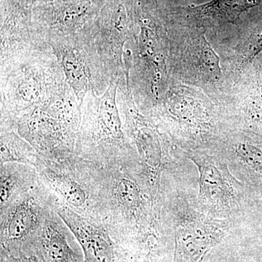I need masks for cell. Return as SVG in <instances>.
<instances>
[{
  "label": "cell",
  "mask_w": 262,
  "mask_h": 262,
  "mask_svg": "<svg viewBox=\"0 0 262 262\" xmlns=\"http://www.w3.org/2000/svg\"><path fill=\"white\" fill-rule=\"evenodd\" d=\"M119 81H111L101 96L86 95L75 154L102 167L140 169L135 148L124 131L117 95Z\"/></svg>",
  "instance_id": "3957f363"
},
{
  "label": "cell",
  "mask_w": 262,
  "mask_h": 262,
  "mask_svg": "<svg viewBox=\"0 0 262 262\" xmlns=\"http://www.w3.org/2000/svg\"><path fill=\"white\" fill-rule=\"evenodd\" d=\"M51 1H53V0H34V4H35V3H48V2Z\"/></svg>",
  "instance_id": "d4e9b609"
},
{
  "label": "cell",
  "mask_w": 262,
  "mask_h": 262,
  "mask_svg": "<svg viewBox=\"0 0 262 262\" xmlns=\"http://www.w3.org/2000/svg\"><path fill=\"white\" fill-rule=\"evenodd\" d=\"M261 3L262 0H211L199 6L189 7L188 11L203 21L233 23L245 11Z\"/></svg>",
  "instance_id": "d6986e66"
},
{
  "label": "cell",
  "mask_w": 262,
  "mask_h": 262,
  "mask_svg": "<svg viewBox=\"0 0 262 262\" xmlns=\"http://www.w3.org/2000/svg\"><path fill=\"white\" fill-rule=\"evenodd\" d=\"M78 241L68 226L52 210L39 230L34 253L42 262H84Z\"/></svg>",
  "instance_id": "e0dca14e"
},
{
  "label": "cell",
  "mask_w": 262,
  "mask_h": 262,
  "mask_svg": "<svg viewBox=\"0 0 262 262\" xmlns=\"http://www.w3.org/2000/svg\"><path fill=\"white\" fill-rule=\"evenodd\" d=\"M34 167L58 201L88 220L103 223L99 165L74 153L62 160L39 155Z\"/></svg>",
  "instance_id": "ba28073f"
},
{
  "label": "cell",
  "mask_w": 262,
  "mask_h": 262,
  "mask_svg": "<svg viewBox=\"0 0 262 262\" xmlns=\"http://www.w3.org/2000/svg\"><path fill=\"white\" fill-rule=\"evenodd\" d=\"M106 0H53L35 3L32 21L46 41L58 36L77 34L94 21Z\"/></svg>",
  "instance_id": "5bb4252c"
},
{
  "label": "cell",
  "mask_w": 262,
  "mask_h": 262,
  "mask_svg": "<svg viewBox=\"0 0 262 262\" xmlns=\"http://www.w3.org/2000/svg\"><path fill=\"white\" fill-rule=\"evenodd\" d=\"M117 101L124 131L139 158V178L160 208L162 179L173 165L168 136L137 107L126 79L119 81Z\"/></svg>",
  "instance_id": "52a82bcc"
},
{
  "label": "cell",
  "mask_w": 262,
  "mask_h": 262,
  "mask_svg": "<svg viewBox=\"0 0 262 262\" xmlns=\"http://www.w3.org/2000/svg\"><path fill=\"white\" fill-rule=\"evenodd\" d=\"M139 170L99 165L102 222L113 238L134 257L165 259L172 237L160 209L139 177Z\"/></svg>",
  "instance_id": "6da1fadb"
},
{
  "label": "cell",
  "mask_w": 262,
  "mask_h": 262,
  "mask_svg": "<svg viewBox=\"0 0 262 262\" xmlns=\"http://www.w3.org/2000/svg\"><path fill=\"white\" fill-rule=\"evenodd\" d=\"M164 260L156 255H148L144 257L135 258L130 262H163Z\"/></svg>",
  "instance_id": "cb8c5ba5"
},
{
  "label": "cell",
  "mask_w": 262,
  "mask_h": 262,
  "mask_svg": "<svg viewBox=\"0 0 262 262\" xmlns=\"http://www.w3.org/2000/svg\"><path fill=\"white\" fill-rule=\"evenodd\" d=\"M0 211L39 181L35 167L15 163L0 165Z\"/></svg>",
  "instance_id": "ac0fdd59"
},
{
  "label": "cell",
  "mask_w": 262,
  "mask_h": 262,
  "mask_svg": "<svg viewBox=\"0 0 262 262\" xmlns=\"http://www.w3.org/2000/svg\"><path fill=\"white\" fill-rule=\"evenodd\" d=\"M196 41V48L194 49L195 52L194 56L196 58L194 61L196 63L195 68L200 77H203L207 80H218L221 75L218 56L204 35L198 37Z\"/></svg>",
  "instance_id": "44dd1931"
},
{
  "label": "cell",
  "mask_w": 262,
  "mask_h": 262,
  "mask_svg": "<svg viewBox=\"0 0 262 262\" xmlns=\"http://www.w3.org/2000/svg\"><path fill=\"white\" fill-rule=\"evenodd\" d=\"M199 173V190L194 204L213 218L234 220L246 210L252 193L230 171L227 161L214 151L182 150Z\"/></svg>",
  "instance_id": "9c48e42d"
},
{
  "label": "cell",
  "mask_w": 262,
  "mask_h": 262,
  "mask_svg": "<svg viewBox=\"0 0 262 262\" xmlns=\"http://www.w3.org/2000/svg\"><path fill=\"white\" fill-rule=\"evenodd\" d=\"M262 51V20L251 32L241 49L244 61H249Z\"/></svg>",
  "instance_id": "7402d4cb"
},
{
  "label": "cell",
  "mask_w": 262,
  "mask_h": 262,
  "mask_svg": "<svg viewBox=\"0 0 262 262\" xmlns=\"http://www.w3.org/2000/svg\"><path fill=\"white\" fill-rule=\"evenodd\" d=\"M214 151L252 194L262 195V136L238 130L225 133Z\"/></svg>",
  "instance_id": "9a60e30c"
},
{
  "label": "cell",
  "mask_w": 262,
  "mask_h": 262,
  "mask_svg": "<svg viewBox=\"0 0 262 262\" xmlns=\"http://www.w3.org/2000/svg\"><path fill=\"white\" fill-rule=\"evenodd\" d=\"M0 130L68 85L51 48L30 52L0 68Z\"/></svg>",
  "instance_id": "7a4b0ae2"
},
{
  "label": "cell",
  "mask_w": 262,
  "mask_h": 262,
  "mask_svg": "<svg viewBox=\"0 0 262 262\" xmlns=\"http://www.w3.org/2000/svg\"><path fill=\"white\" fill-rule=\"evenodd\" d=\"M136 33L131 49L125 48L130 57V69L136 75L129 78V84H140L146 96L141 113H151L160 101L165 77L166 57V14L160 0H131Z\"/></svg>",
  "instance_id": "277c9868"
},
{
  "label": "cell",
  "mask_w": 262,
  "mask_h": 262,
  "mask_svg": "<svg viewBox=\"0 0 262 262\" xmlns=\"http://www.w3.org/2000/svg\"><path fill=\"white\" fill-rule=\"evenodd\" d=\"M58 202L40 179L0 211V248L13 254L34 253V245L48 213Z\"/></svg>",
  "instance_id": "30bf717a"
},
{
  "label": "cell",
  "mask_w": 262,
  "mask_h": 262,
  "mask_svg": "<svg viewBox=\"0 0 262 262\" xmlns=\"http://www.w3.org/2000/svg\"><path fill=\"white\" fill-rule=\"evenodd\" d=\"M161 192L160 219L164 229L173 239L172 262H203L228 235L234 220L206 215L178 190L170 194Z\"/></svg>",
  "instance_id": "8992f818"
},
{
  "label": "cell",
  "mask_w": 262,
  "mask_h": 262,
  "mask_svg": "<svg viewBox=\"0 0 262 262\" xmlns=\"http://www.w3.org/2000/svg\"><path fill=\"white\" fill-rule=\"evenodd\" d=\"M65 75L81 103L89 92L102 95L110 84L107 75L92 37L86 29L77 34L48 40Z\"/></svg>",
  "instance_id": "8fae6325"
},
{
  "label": "cell",
  "mask_w": 262,
  "mask_h": 262,
  "mask_svg": "<svg viewBox=\"0 0 262 262\" xmlns=\"http://www.w3.org/2000/svg\"><path fill=\"white\" fill-rule=\"evenodd\" d=\"M84 29L92 37L110 80L125 77V46L134 41L136 33L131 0H106Z\"/></svg>",
  "instance_id": "7c38bea8"
},
{
  "label": "cell",
  "mask_w": 262,
  "mask_h": 262,
  "mask_svg": "<svg viewBox=\"0 0 262 262\" xmlns=\"http://www.w3.org/2000/svg\"><path fill=\"white\" fill-rule=\"evenodd\" d=\"M0 165L15 163L35 166L39 153L14 130H0Z\"/></svg>",
  "instance_id": "ffe728a7"
},
{
  "label": "cell",
  "mask_w": 262,
  "mask_h": 262,
  "mask_svg": "<svg viewBox=\"0 0 262 262\" xmlns=\"http://www.w3.org/2000/svg\"><path fill=\"white\" fill-rule=\"evenodd\" d=\"M0 262H42L35 253L15 255L0 248Z\"/></svg>",
  "instance_id": "603a6c76"
},
{
  "label": "cell",
  "mask_w": 262,
  "mask_h": 262,
  "mask_svg": "<svg viewBox=\"0 0 262 262\" xmlns=\"http://www.w3.org/2000/svg\"><path fill=\"white\" fill-rule=\"evenodd\" d=\"M55 210L78 241L84 262H130L135 258L115 242L103 223L84 218L58 201Z\"/></svg>",
  "instance_id": "2e32d148"
},
{
  "label": "cell",
  "mask_w": 262,
  "mask_h": 262,
  "mask_svg": "<svg viewBox=\"0 0 262 262\" xmlns=\"http://www.w3.org/2000/svg\"><path fill=\"white\" fill-rule=\"evenodd\" d=\"M32 7L28 0H0V68L30 52L51 48L33 24Z\"/></svg>",
  "instance_id": "4fadbf2b"
},
{
  "label": "cell",
  "mask_w": 262,
  "mask_h": 262,
  "mask_svg": "<svg viewBox=\"0 0 262 262\" xmlns=\"http://www.w3.org/2000/svg\"><path fill=\"white\" fill-rule=\"evenodd\" d=\"M82 106L68 84L47 102L17 119L10 130L28 141L44 158L64 159L75 153Z\"/></svg>",
  "instance_id": "5b68a950"
}]
</instances>
